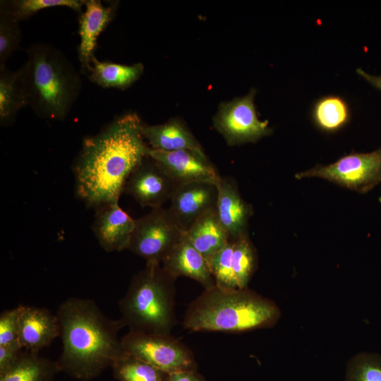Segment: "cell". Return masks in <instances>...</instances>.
<instances>
[{"label": "cell", "instance_id": "cell-27", "mask_svg": "<svg viewBox=\"0 0 381 381\" xmlns=\"http://www.w3.org/2000/svg\"><path fill=\"white\" fill-rule=\"evenodd\" d=\"M3 2L18 21L29 19L41 10L57 6L68 7L81 14L85 5V0H11Z\"/></svg>", "mask_w": 381, "mask_h": 381}, {"label": "cell", "instance_id": "cell-2", "mask_svg": "<svg viewBox=\"0 0 381 381\" xmlns=\"http://www.w3.org/2000/svg\"><path fill=\"white\" fill-rule=\"evenodd\" d=\"M62 351L56 361L59 371L80 380L99 376L125 353L119 332L124 326L111 320L89 298L71 297L56 311Z\"/></svg>", "mask_w": 381, "mask_h": 381}, {"label": "cell", "instance_id": "cell-9", "mask_svg": "<svg viewBox=\"0 0 381 381\" xmlns=\"http://www.w3.org/2000/svg\"><path fill=\"white\" fill-rule=\"evenodd\" d=\"M255 91L222 104L214 118L215 128L229 145L255 143L272 133L267 121L258 118L254 104Z\"/></svg>", "mask_w": 381, "mask_h": 381}, {"label": "cell", "instance_id": "cell-10", "mask_svg": "<svg viewBox=\"0 0 381 381\" xmlns=\"http://www.w3.org/2000/svg\"><path fill=\"white\" fill-rule=\"evenodd\" d=\"M179 186L155 160L147 155L129 176L124 192L142 207L153 209L170 201Z\"/></svg>", "mask_w": 381, "mask_h": 381}, {"label": "cell", "instance_id": "cell-22", "mask_svg": "<svg viewBox=\"0 0 381 381\" xmlns=\"http://www.w3.org/2000/svg\"><path fill=\"white\" fill-rule=\"evenodd\" d=\"M58 371L56 362L25 351L8 370L0 375V381H53Z\"/></svg>", "mask_w": 381, "mask_h": 381}, {"label": "cell", "instance_id": "cell-4", "mask_svg": "<svg viewBox=\"0 0 381 381\" xmlns=\"http://www.w3.org/2000/svg\"><path fill=\"white\" fill-rule=\"evenodd\" d=\"M280 317L276 303L248 288L214 285L190 303L183 325L192 332L240 333L272 327Z\"/></svg>", "mask_w": 381, "mask_h": 381}, {"label": "cell", "instance_id": "cell-15", "mask_svg": "<svg viewBox=\"0 0 381 381\" xmlns=\"http://www.w3.org/2000/svg\"><path fill=\"white\" fill-rule=\"evenodd\" d=\"M18 341L25 351L38 353L60 336L56 315L48 309L19 306Z\"/></svg>", "mask_w": 381, "mask_h": 381}, {"label": "cell", "instance_id": "cell-5", "mask_svg": "<svg viewBox=\"0 0 381 381\" xmlns=\"http://www.w3.org/2000/svg\"><path fill=\"white\" fill-rule=\"evenodd\" d=\"M156 261L146 262L135 274L119 301L121 320L129 331L170 333L176 323L174 313L175 280Z\"/></svg>", "mask_w": 381, "mask_h": 381}, {"label": "cell", "instance_id": "cell-28", "mask_svg": "<svg viewBox=\"0 0 381 381\" xmlns=\"http://www.w3.org/2000/svg\"><path fill=\"white\" fill-rule=\"evenodd\" d=\"M344 381H381V355L361 352L349 361Z\"/></svg>", "mask_w": 381, "mask_h": 381}, {"label": "cell", "instance_id": "cell-3", "mask_svg": "<svg viewBox=\"0 0 381 381\" xmlns=\"http://www.w3.org/2000/svg\"><path fill=\"white\" fill-rule=\"evenodd\" d=\"M26 54L25 62L16 71L28 106L41 119L64 121L82 90L80 74L51 44L33 43Z\"/></svg>", "mask_w": 381, "mask_h": 381}, {"label": "cell", "instance_id": "cell-21", "mask_svg": "<svg viewBox=\"0 0 381 381\" xmlns=\"http://www.w3.org/2000/svg\"><path fill=\"white\" fill-rule=\"evenodd\" d=\"M351 117L346 99L339 95H328L318 99L311 109L312 121L320 131L332 133L345 127Z\"/></svg>", "mask_w": 381, "mask_h": 381}, {"label": "cell", "instance_id": "cell-1", "mask_svg": "<svg viewBox=\"0 0 381 381\" xmlns=\"http://www.w3.org/2000/svg\"><path fill=\"white\" fill-rule=\"evenodd\" d=\"M142 123L136 114L128 113L83 139L73 172L76 194L87 207L119 202L129 176L147 156Z\"/></svg>", "mask_w": 381, "mask_h": 381}, {"label": "cell", "instance_id": "cell-17", "mask_svg": "<svg viewBox=\"0 0 381 381\" xmlns=\"http://www.w3.org/2000/svg\"><path fill=\"white\" fill-rule=\"evenodd\" d=\"M161 263L176 279L179 277L191 278L202 284L205 289L215 285L206 260L191 244L185 233Z\"/></svg>", "mask_w": 381, "mask_h": 381}, {"label": "cell", "instance_id": "cell-14", "mask_svg": "<svg viewBox=\"0 0 381 381\" xmlns=\"http://www.w3.org/2000/svg\"><path fill=\"white\" fill-rule=\"evenodd\" d=\"M216 184L218 190L216 211L230 241L248 235V222L253 212L252 206L243 199L236 183L231 178L220 176Z\"/></svg>", "mask_w": 381, "mask_h": 381}, {"label": "cell", "instance_id": "cell-7", "mask_svg": "<svg viewBox=\"0 0 381 381\" xmlns=\"http://www.w3.org/2000/svg\"><path fill=\"white\" fill-rule=\"evenodd\" d=\"M297 179L318 177L365 193L381 183V147L368 153L352 152L328 165H317L295 175Z\"/></svg>", "mask_w": 381, "mask_h": 381}, {"label": "cell", "instance_id": "cell-13", "mask_svg": "<svg viewBox=\"0 0 381 381\" xmlns=\"http://www.w3.org/2000/svg\"><path fill=\"white\" fill-rule=\"evenodd\" d=\"M135 221L119 202L109 203L96 209L92 231L104 250L119 252L128 249Z\"/></svg>", "mask_w": 381, "mask_h": 381}, {"label": "cell", "instance_id": "cell-33", "mask_svg": "<svg viewBox=\"0 0 381 381\" xmlns=\"http://www.w3.org/2000/svg\"><path fill=\"white\" fill-rule=\"evenodd\" d=\"M356 73L361 76L368 83L372 85L374 87L381 91V75L377 76L369 74L362 68L356 69Z\"/></svg>", "mask_w": 381, "mask_h": 381}, {"label": "cell", "instance_id": "cell-6", "mask_svg": "<svg viewBox=\"0 0 381 381\" xmlns=\"http://www.w3.org/2000/svg\"><path fill=\"white\" fill-rule=\"evenodd\" d=\"M121 341L126 352L167 374L195 368L190 349L171 333L129 331Z\"/></svg>", "mask_w": 381, "mask_h": 381}, {"label": "cell", "instance_id": "cell-11", "mask_svg": "<svg viewBox=\"0 0 381 381\" xmlns=\"http://www.w3.org/2000/svg\"><path fill=\"white\" fill-rule=\"evenodd\" d=\"M147 155L155 160L179 185L194 181L217 183L220 175L204 152H171L148 147Z\"/></svg>", "mask_w": 381, "mask_h": 381}, {"label": "cell", "instance_id": "cell-16", "mask_svg": "<svg viewBox=\"0 0 381 381\" xmlns=\"http://www.w3.org/2000/svg\"><path fill=\"white\" fill-rule=\"evenodd\" d=\"M115 11L116 4L104 6L99 0H85L79 18L78 53L80 66L86 71L95 56L97 38L113 19Z\"/></svg>", "mask_w": 381, "mask_h": 381}, {"label": "cell", "instance_id": "cell-31", "mask_svg": "<svg viewBox=\"0 0 381 381\" xmlns=\"http://www.w3.org/2000/svg\"><path fill=\"white\" fill-rule=\"evenodd\" d=\"M23 349L20 343L0 346V375L5 373L16 363Z\"/></svg>", "mask_w": 381, "mask_h": 381}, {"label": "cell", "instance_id": "cell-30", "mask_svg": "<svg viewBox=\"0 0 381 381\" xmlns=\"http://www.w3.org/2000/svg\"><path fill=\"white\" fill-rule=\"evenodd\" d=\"M19 306L0 315V346L19 343Z\"/></svg>", "mask_w": 381, "mask_h": 381}, {"label": "cell", "instance_id": "cell-20", "mask_svg": "<svg viewBox=\"0 0 381 381\" xmlns=\"http://www.w3.org/2000/svg\"><path fill=\"white\" fill-rule=\"evenodd\" d=\"M143 71L144 66L141 63L129 66L100 61L95 56L87 72L92 83L104 88L125 89L135 82Z\"/></svg>", "mask_w": 381, "mask_h": 381}, {"label": "cell", "instance_id": "cell-26", "mask_svg": "<svg viewBox=\"0 0 381 381\" xmlns=\"http://www.w3.org/2000/svg\"><path fill=\"white\" fill-rule=\"evenodd\" d=\"M22 32L18 21L3 1L0 2V66L17 50L20 44Z\"/></svg>", "mask_w": 381, "mask_h": 381}, {"label": "cell", "instance_id": "cell-24", "mask_svg": "<svg viewBox=\"0 0 381 381\" xmlns=\"http://www.w3.org/2000/svg\"><path fill=\"white\" fill-rule=\"evenodd\" d=\"M111 367L119 381H166L167 377V373L126 351Z\"/></svg>", "mask_w": 381, "mask_h": 381}, {"label": "cell", "instance_id": "cell-25", "mask_svg": "<svg viewBox=\"0 0 381 381\" xmlns=\"http://www.w3.org/2000/svg\"><path fill=\"white\" fill-rule=\"evenodd\" d=\"M256 250L248 235L234 241L232 267L237 288H248L257 267Z\"/></svg>", "mask_w": 381, "mask_h": 381}, {"label": "cell", "instance_id": "cell-23", "mask_svg": "<svg viewBox=\"0 0 381 381\" xmlns=\"http://www.w3.org/2000/svg\"><path fill=\"white\" fill-rule=\"evenodd\" d=\"M28 103L22 90L17 71L0 66V125L8 127Z\"/></svg>", "mask_w": 381, "mask_h": 381}, {"label": "cell", "instance_id": "cell-12", "mask_svg": "<svg viewBox=\"0 0 381 381\" xmlns=\"http://www.w3.org/2000/svg\"><path fill=\"white\" fill-rule=\"evenodd\" d=\"M217 196V184L212 182L181 184L174 193L168 209L179 228L186 232L200 217L216 209Z\"/></svg>", "mask_w": 381, "mask_h": 381}, {"label": "cell", "instance_id": "cell-8", "mask_svg": "<svg viewBox=\"0 0 381 381\" xmlns=\"http://www.w3.org/2000/svg\"><path fill=\"white\" fill-rule=\"evenodd\" d=\"M184 233L168 208H153L147 214L135 219L128 250L146 262H162L181 241Z\"/></svg>", "mask_w": 381, "mask_h": 381}, {"label": "cell", "instance_id": "cell-29", "mask_svg": "<svg viewBox=\"0 0 381 381\" xmlns=\"http://www.w3.org/2000/svg\"><path fill=\"white\" fill-rule=\"evenodd\" d=\"M234 241L228 243L206 260L215 285L224 289H237L233 267Z\"/></svg>", "mask_w": 381, "mask_h": 381}, {"label": "cell", "instance_id": "cell-32", "mask_svg": "<svg viewBox=\"0 0 381 381\" xmlns=\"http://www.w3.org/2000/svg\"><path fill=\"white\" fill-rule=\"evenodd\" d=\"M166 381H201L193 370H182L167 374Z\"/></svg>", "mask_w": 381, "mask_h": 381}, {"label": "cell", "instance_id": "cell-18", "mask_svg": "<svg viewBox=\"0 0 381 381\" xmlns=\"http://www.w3.org/2000/svg\"><path fill=\"white\" fill-rule=\"evenodd\" d=\"M141 133L155 150L171 152L190 150L204 152L190 131L179 120L171 119L159 125L142 123Z\"/></svg>", "mask_w": 381, "mask_h": 381}, {"label": "cell", "instance_id": "cell-19", "mask_svg": "<svg viewBox=\"0 0 381 381\" xmlns=\"http://www.w3.org/2000/svg\"><path fill=\"white\" fill-rule=\"evenodd\" d=\"M185 234L205 260L222 249L230 241L226 231L219 221L216 209L200 217Z\"/></svg>", "mask_w": 381, "mask_h": 381}]
</instances>
